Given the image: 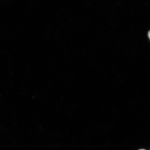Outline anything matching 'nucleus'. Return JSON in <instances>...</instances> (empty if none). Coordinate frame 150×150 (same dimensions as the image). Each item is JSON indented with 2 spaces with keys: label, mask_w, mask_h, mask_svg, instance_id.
Returning <instances> with one entry per match:
<instances>
[{
  "label": "nucleus",
  "mask_w": 150,
  "mask_h": 150,
  "mask_svg": "<svg viewBox=\"0 0 150 150\" xmlns=\"http://www.w3.org/2000/svg\"><path fill=\"white\" fill-rule=\"evenodd\" d=\"M148 36L150 39V30L149 31V33H148Z\"/></svg>",
  "instance_id": "nucleus-1"
},
{
  "label": "nucleus",
  "mask_w": 150,
  "mask_h": 150,
  "mask_svg": "<svg viewBox=\"0 0 150 150\" xmlns=\"http://www.w3.org/2000/svg\"><path fill=\"white\" fill-rule=\"evenodd\" d=\"M139 150H146L144 149H139Z\"/></svg>",
  "instance_id": "nucleus-2"
}]
</instances>
